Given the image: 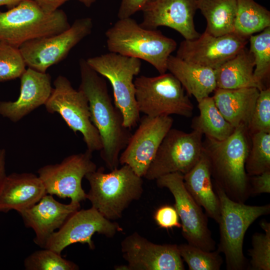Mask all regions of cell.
Masks as SVG:
<instances>
[{"mask_svg": "<svg viewBox=\"0 0 270 270\" xmlns=\"http://www.w3.org/2000/svg\"><path fill=\"white\" fill-rule=\"evenodd\" d=\"M138 127L119 158L121 165L127 164L140 176L144 177L164 138L172 128L170 116H144Z\"/></svg>", "mask_w": 270, "mask_h": 270, "instance_id": "cell-15", "label": "cell"}, {"mask_svg": "<svg viewBox=\"0 0 270 270\" xmlns=\"http://www.w3.org/2000/svg\"><path fill=\"white\" fill-rule=\"evenodd\" d=\"M212 96L224 118L234 128H248L260 90L256 88L238 89L216 88Z\"/></svg>", "mask_w": 270, "mask_h": 270, "instance_id": "cell-22", "label": "cell"}, {"mask_svg": "<svg viewBox=\"0 0 270 270\" xmlns=\"http://www.w3.org/2000/svg\"><path fill=\"white\" fill-rule=\"evenodd\" d=\"M122 257L128 265L122 270H184L176 244H156L134 232L121 243Z\"/></svg>", "mask_w": 270, "mask_h": 270, "instance_id": "cell-17", "label": "cell"}, {"mask_svg": "<svg viewBox=\"0 0 270 270\" xmlns=\"http://www.w3.org/2000/svg\"><path fill=\"white\" fill-rule=\"evenodd\" d=\"M156 181L158 187L168 188L172 194L174 207L181 221L182 234L188 243L206 251L214 250L216 242L208 228L206 216L186 190L184 174L170 173Z\"/></svg>", "mask_w": 270, "mask_h": 270, "instance_id": "cell-11", "label": "cell"}, {"mask_svg": "<svg viewBox=\"0 0 270 270\" xmlns=\"http://www.w3.org/2000/svg\"><path fill=\"white\" fill-rule=\"evenodd\" d=\"M122 228L118 223L111 222L93 207L78 210L48 240L44 248L52 250L60 254L68 246L80 242L95 248L92 236L95 233L112 238Z\"/></svg>", "mask_w": 270, "mask_h": 270, "instance_id": "cell-14", "label": "cell"}, {"mask_svg": "<svg viewBox=\"0 0 270 270\" xmlns=\"http://www.w3.org/2000/svg\"><path fill=\"white\" fill-rule=\"evenodd\" d=\"M80 208V203L62 204L56 200L52 195L46 194L36 204L20 214L26 226L34 232V243L44 248L52 234Z\"/></svg>", "mask_w": 270, "mask_h": 270, "instance_id": "cell-19", "label": "cell"}, {"mask_svg": "<svg viewBox=\"0 0 270 270\" xmlns=\"http://www.w3.org/2000/svg\"><path fill=\"white\" fill-rule=\"evenodd\" d=\"M46 194L43 182L35 174L14 172L6 175L0 188V212L15 210L20 214Z\"/></svg>", "mask_w": 270, "mask_h": 270, "instance_id": "cell-21", "label": "cell"}, {"mask_svg": "<svg viewBox=\"0 0 270 270\" xmlns=\"http://www.w3.org/2000/svg\"><path fill=\"white\" fill-rule=\"evenodd\" d=\"M134 84L140 112L150 117L192 116L194 105L180 82L171 73L154 77L140 76L136 78Z\"/></svg>", "mask_w": 270, "mask_h": 270, "instance_id": "cell-8", "label": "cell"}, {"mask_svg": "<svg viewBox=\"0 0 270 270\" xmlns=\"http://www.w3.org/2000/svg\"><path fill=\"white\" fill-rule=\"evenodd\" d=\"M62 10L48 12L30 0L0 12V42L19 48L24 42L59 34L70 27Z\"/></svg>", "mask_w": 270, "mask_h": 270, "instance_id": "cell-6", "label": "cell"}, {"mask_svg": "<svg viewBox=\"0 0 270 270\" xmlns=\"http://www.w3.org/2000/svg\"><path fill=\"white\" fill-rule=\"evenodd\" d=\"M22 0H0V6H6L9 9L17 6Z\"/></svg>", "mask_w": 270, "mask_h": 270, "instance_id": "cell-41", "label": "cell"}, {"mask_svg": "<svg viewBox=\"0 0 270 270\" xmlns=\"http://www.w3.org/2000/svg\"><path fill=\"white\" fill-rule=\"evenodd\" d=\"M20 95L14 102H0V115L16 122L44 105L53 88L50 76L28 68L21 76Z\"/></svg>", "mask_w": 270, "mask_h": 270, "instance_id": "cell-20", "label": "cell"}, {"mask_svg": "<svg viewBox=\"0 0 270 270\" xmlns=\"http://www.w3.org/2000/svg\"><path fill=\"white\" fill-rule=\"evenodd\" d=\"M167 70L180 82L190 96L198 102L210 96L216 88L215 70L188 62L170 55L167 62Z\"/></svg>", "mask_w": 270, "mask_h": 270, "instance_id": "cell-24", "label": "cell"}, {"mask_svg": "<svg viewBox=\"0 0 270 270\" xmlns=\"http://www.w3.org/2000/svg\"><path fill=\"white\" fill-rule=\"evenodd\" d=\"M270 26V12L254 0H237L236 34L249 38Z\"/></svg>", "mask_w": 270, "mask_h": 270, "instance_id": "cell-28", "label": "cell"}, {"mask_svg": "<svg viewBox=\"0 0 270 270\" xmlns=\"http://www.w3.org/2000/svg\"><path fill=\"white\" fill-rule=\"evenodd\" d=\"M110 172L102 168L86 174L90 188L86 199L103 216L109 220L122 216L123 212L143 193L142 177L128 165L124 164Z\"/></svg>", "mask_w": 270, "mask_h": 270, "instance_id": "cell-4", "label": "cell"}, {"mask_svg": "<svg viewBox=\"0 0 270 270\" xmlns=\"http://www.w3.org/2000/svg\"><path fill=\"white\" fill-rule=\"evenodd\" d=\"M77 0L83 4L86 7H90L93 4H94L98 0Z\"/></svg>", "mask_w": 270, "mask_h": 270, "instance_id": "cell-42", "label": "cell"}, {"mask_svg": "<svg viewBox=\"0 0 270 270\" xmlns=\"http://www.w3.org/2000/svg\"><path fill=\"white\" fill-rule=\"evenodd\" d=\"M92 27L91 18H78L68 29L26 42L19 50L28 68L46 72L48 68L65 58L73 48L90 34Z\"/></svg>", "mask_w": 270, "mask_h": 270, "instance_id": "cell-12", "label": "cell"}, {"mask_svg": "<svg viewBox=\"0 0 270 270\" xmlns=\"http://www.w3.org/2000/svg\"><path fill=\"white\" fill-rule=\"evenodd\" d=\"M248 40L249 50L254 58V75L256 80L264 85L270 74V26L258 34L252 35Z\"/></svg>", "mask_w": 270, "mask_h": 270, "instance_id": "cell-30", "label": "cell"}, {"mask_svg": "<svg viewBox=\"0 0 270 270\" xmlns=\"http://www.w3.org/2000/svg\"><path fill=\"white\" fill-rule=\"evenodd\" d=\"M198 108L200 114L192 122L193 130L218 140L226 138L234 132L235 128L222 114L212 96H208L198 102Z\"/></svg>", "mask_w": 270, "mask_h": 270, "instance_id": "cell-27", "label": "cell"}, {"mask_svg": "<svg viewBox=\"0 0 270 270\" xmlns=\"http://www.w3.org/2000/svg\"><path fill=\"white\" fill-rule=\"evenodd\" d=\"M26 66L19 48L0 42V82L20 78Z\"/></svg>", "mask_w": 270, "mask_h": 270, "instance_id": "cell-34", "label": "cell"}, {"mask_svg": "<svg viewBox=\"0 0 270 270\" xmlns=\"http://www.w3.org/2000/svg\"><path fill=\"white\" fill-rule=\"evenodd\" d=\"M203 134L196 130L190 132L171 128L161 142L144 177L156 180L164 175L180 172L184 174L200 158Z\"/></svg>", "mask_w": 270, "mask_h": 270, "instance_id": "cell-10", "label": "cell"}, {"mask_svg": "<svg viewBox=\"0 0 270 270\" xmlns=\"http://www.w3.org/2000/svg\"><path fill=\"white\" fill-rule=\"evenodd\" d=\"M92 154L86 150L68 156L60 163L40 168L38 176L47 194L70 198L72 202L80 203L86 200V194L82 186V180L86 174L96 170V165L92 160Z\"/></svg>", "mask_w": 270, "mask_h": 270, "instance_id": "cell-13", "label": "cell"}, {"mask_svg": "<svg viewBox=\"0 0 270 270\" xmlns=\"http://www.w3.org/2000/svg\"><path fill=\"white\" fill-rule=\"evenodd\" d=\"M88 64L106 78L112 88L114 104L120 111L124 126L131 129L140 120L134 78L141 68L140 60L111 52L88 58Z\"/></svg>", "mask_w": 270, "mask_h": 270, "instance_id": "cell-7", "label": "cell"}, {"mask_svg": "<svg viewBox=\"0 0 270 270\" xmlns=\"http://www.w3.org/2000/svg\"><path fill=\"white\" fill-rule=\"evenodd\" d=\"M254 68L253 55L245 47L234 57L214 70L216 88H256L260 90L266 88L254 78Z\"/></svg>", "mask_w": 270, "mask_h": 270, "instance_id": "cell-25", "label": "cell"}, {"mask_svg": "<svg viewBox=\"0 0 270 270\" xmlns=\"http://www.w3.org/2000/svg\"><path fill=\"white\" fill-rule=\"evenodd\" d=\"M35 2L44 10L51 12L58 9L67 0H30Z\"/></svg>", "mask_w": 270, "mask_h": 270, "instance_id": "cell-39", "label": "cell"}, {"mask_svg": "<svg viewBox=\"0 0 270 270\" xmlns=\"http://www.w3.org/2000/svg\"><path fill=\"white\" fill-rule=\"evenodd\" d=\"M152 0H121L118 12L119 19L131 17L136 12L142 10Z\"/></svg>", "mask_w": 270, "mask_h": 270, "instance_id": "cell-38", "label": "cell"}, {"mask_svg": "<svg viewBox=\"0 0 270 270\" xmlns=\"http://www.w3.org/2000/svg\"><path fill=\"white\" fill-rule=\"evenodd\" d=\"M206 20L205 30L216 36L234 32L237 0H196Z\"/></svg>", "mask_w": 270, "mask_h": 270, "instance_id": "cell-26", "label": "cell"}, {"mask_svg": "<svg viewBox=\"0 0 270 270\" xmlns=\"http://www.w3.org/2000/svg\"><path fill=\"white\" fill-rule=\"evenodd\" d=\"M214 188L219 200L220 242L218 250L222 253L228 270H243L246 260L243 253L245 234L259 217L270 212V204L249 206L231 200L223 190L214 182Z\"/></svg>", "mask_w": 270, "mask_h": 270, "instance_id": "cell-5", "label": "cell"}, {"mask_svg": "<svg viewBox=\"0 0 270 270\" xmlns=\"http://www.w3.org/2000/svg\"><path fill=\"white\" fill-rule=\"evenodd\" d=\"M249 136L248 128L240 125L224 140L206 136L203 142L214 182L231 200L240 203H244L250 196L249 176L245 170Z\"/></svg>", "mask_w": 270, "mask_h": 270, "instance_id": "cell-2", "label": "cell"}, {"mask_svg": "<svg viewBox=\"0 0 270 270\" xmlns=\"http://www.w3.org/2000/svg\"><path fill=\"white\" fill-rule=\"evenodd\" d=\"M154 219L160 228L170 229L182 227L178 214L172 206L164 205L160 207L154 213Z\"/></svg>", "mask_w": 270, "mask_h": 270, "instance_id": "cell-36", "label": "cell"}, {"mask_svg": "<svg viewBox=\"0 0 270 270\" xmlns=\"http://www.w3.org/2000/svg\"><path fill=\"white\" fill-rule=\"evenodd\" d=\"M110 52L142 60L160 74L167 70V62L177 46L176 42L156 30L142 27L131 17L118 19L106 32Z\"/></svg>", "mask_w": 270, "mask_h": 270, "instance_id": "cell-3", "label": "cell"}, {"mask_svg": "<svg viewBox=\"0 0 270 270\" xmlns=\"http://www.w3.org/2000/svg\"><path fill=\"white\" fill-rule=\"evenodd\" d=\"M260 225L265 234L256 232L252 238V248L248 250L250 270H270V224L262 221Z\"/></svg>", "mask_w": 270, "mask_h": 270, "instance_id": "cell-33", "label": "cell"}, {"mask_svg": "<svg viewBox=\"0 0 270 270\" xmlns=\"http://www.w3.org/2000/svg\"><path fill=\"white\" fill-rule=\"evenodd\" d=\"M26 270H76L78 266L52 250L44 248L33 252L24 260Z\"/></svg>", "mask_w": 270, "mask_h": 270, "instance_id": "cell-32", "label": "cell"}, {"mask_svg": "<svg viewBox=\"0 0 270 270\" xmlns=\"http://www.w3.org/2000/svg\"><path fill=\"white\" fill-rule=\"evenodd\" d=\"M80 84L78 89L86 96L90 120L98 130L102 144L100 154L110 170L118 168L120 152L132 134L124 124L120 111L112 103L106 80L92 69L86 60L79 62Z\"/></svg>", "mask_w": 270, "mask_h": 270, "instance_id": "cell-1", "label": "cell"}, {"mask_svg": "<svg viewBox=\"0 0 270 270\" xmlns=\"http://www.w3.org/2000/svg\"><path fill=\"white\" fill-rule=\"evenodd\" d=\"M251 144L245 162L248 176L270 170V133L258 132L250 134Z\"/></svg>", "mask_w": 270, "mask_h": 270, "instance_id": "cell-29", "label": "cell"}, {"mask_svg": "<svg viewBox=\"0 0 270 270\" xmlns=\"http://www.w3.org/2000/svg\"><path fill=\"white\" fill-rule=\"evenodd\" d=\"M180 255L189 270H219L223 260L218 250L206 251L189 244L178 245Z\"/></svg>", "mask_w": 270, "mask_h": 270, "instance_id": "cell-31", "label": "cell"}, {"mask_svg": "<svg viewBox=\"0 0 270 270\" xmlns=\"http://www.w3.org/2000/svg\"><path fill=\"white\" fill-rule=\"evenodd\" d=\"M248 42V38L235 32L216 36L204 31L196 38L182 41L176 56L215 70L238 54Z\"/></svg>", "mask_w": 270, "mask_h": 270, "instance_id": "cell-16", "label": "cell"}, {"mask_svg": "<svg viewBox=\"0 0 270 270\" xmlns=\"http://www.w3.org/2000/svg\"><path fill=\"white\" fill-rule=\"evenodd\" d=\"M54 88L44 105L46 111L58 114L74 133L82 136L86 150L100 151L102 144L99 133L90 118L88 102L84 92L74 89L70 81L60 75L54 82Z\"/></svg>", "mask_w": 270, "mask_h": 270, "instance_id": "cell-9", "label": "cell"}, {"mask_svg": "<svg viewBox=\"0 0 270 270\" xmlns=\"http://www.w3.org/2000/svg\"><path fill=\"white\" fill-rule=\"evenodd\" d=\"M212 178L210 164L203 152L196 164L184 174V182L188 192L204 208L207 216L218 223L220 217V202Z\"/></svg>", "mask_w": 270, "mask_h": 270, "instance_id": "cell-23", "label": "cell"}, {"mask_svg": "<svg viewBox=\"0 0 270 270\" xmlns=\"http://www.w3.org/2000/svg\"><path fill=\"white\" fill-rule=\"evenodd\" d=\"M6 152L4 149H0V188L6 176Z\"/></svg>", "mask_w": 270, "mask_h": 270, "instance_id": "cell-40", "label": "cell"}, {"mask_svg": "<svg viewBox=\"0 0 270 270\" xmlns=\"http://www.w3.org/2000/svg\"><path fill=\"white\" fill-rule=\"evenodd\" d=\"M198 10L196 0H152L142 10L144 28L156 30L167 26L178 32L186 40L198 38L194 16Z\"/></svg>", "mask_w": 270, "mask_h": 270, "instance_id": "cell-18", "label": "cell"}, {"mask_svg": "<svg viewBox=\"0 0 270 270\" xmlns=\"http://www.w3.org/2000/svg\"><path fill=\"white\" fill-rule=\"evenodd\" d=\"M250 136L258 132L270 133V88L260 90L248 128Z\"/></svg>", "mask_w": 270, "mask_h": 270, "instance_id": "cell-35", "label": "cell"}, {"mask_svg": "<svg viewBox=\"0 0 270 270\" xmlns=\"http://www.w3.org/2000/svg\"><path fill=\"white\" fill-rule=\"evenodd\" d=\"M250 194L257 195L270 193V170L260 174L249 176Z\"/></svg>", "mask_w": 270, "mask_h": 270, "instance_id": "cell-37", "label": "cell"}]
</instances>
